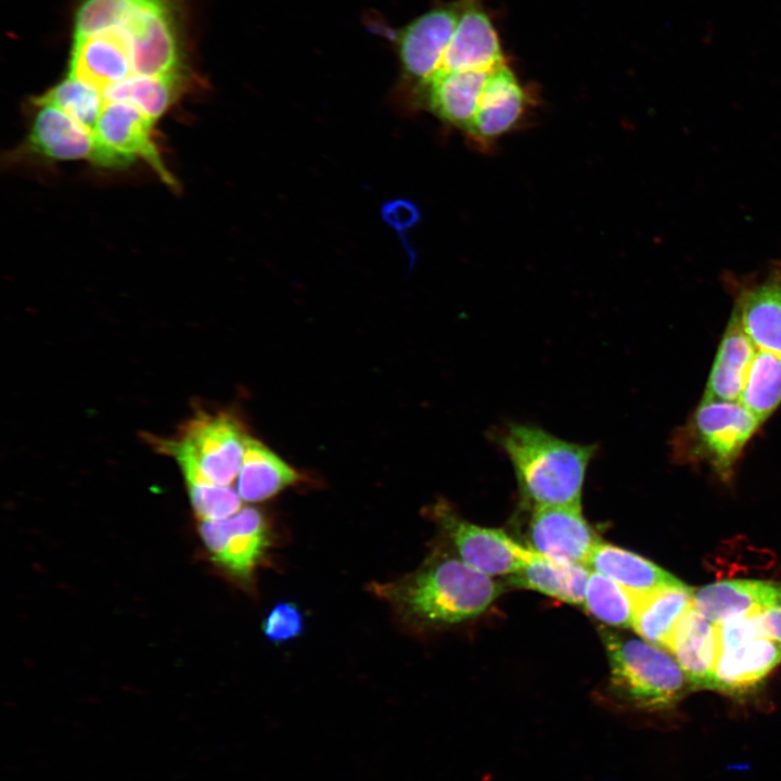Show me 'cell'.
Returning <instances> with one entry per match:
<instances>
[{
    "label": "cell",
    "instance_id": "obj_1",
    "mask_svg": "<svg viewBox=\"0 0 781 781\" xmlns=\"http://www.w3.org/2000/svg\"><path fill=\"white\" fill-rule=\"evenodd\" d=\"M522 495L533 507L580 505L597 445L567 441L541 427L510 423L497 434Z\"/></svg>",
    "mask_w": 781,
    "mask_h": 781
},
{
    "label": "cell",
    "instance_id": "obj_2",
    "mask_svg": "<svg viewBox=\"0 0 781 781\" xmlns=\"http://www.w3.org/2000/svg\"><path fill=\"white\" fill-rule=\"evenodd\" d=\"M503 588L461 559L439 556L413 574L376 589L407 619L456 624L483 613Z\"/></svg>",
    "mask_w": 781,
    "mask_h": 781
},
{
    "label": "cell",
    "instance_id": "obj_3",
    "mask_svg": "<svg viewBox=\"0 0 781 781\" xmlns=\"http://www.w3.org/2000/svg\"><path fill=\"white\" fill-rule=\"evenodd\" d=\"M614 692L645 712L673 708L691 688L677 661L645 640L602 632Z\"/></svg>",
    "mask_w": 781,
    "mask_h": 781
},
{
    "label": "cell",
    "instance_id": "obj_4",
    "mask_svg": "<svg viewBox=\"0 0 781 781\" xmlns=\"http://www.w3.org/2000/svg\"><path fill=\"white\" fill-rule=\"evenodd\" d=\"M247 436L233 415L199 411L176 438L157 445L177 460L187 484L230 486L241 470Z\"/></svg>",
    "mask_w": 781,
    "mask_h": 781
},
{
    "label": "cell",
    "instance_id": "obj_5",
    "mask_svg": "<svg viewBox=\"0 0 781 781\" xmlns=\"http://www.w3.org/2000/svg\"><path fill=\"white\" fill-rule=\"evenodd\" d=\"M761 422L740 401L704 400L675 439L678 460L704 462L728 479Z\"/></svg>",
    "mask_w": 781,
    "mask_h": 781
},
{
    "label": "cell",
    "instance_id": "obj_6",
    "mask_svg": "<svg viewBox=\"0 0 781 781\" xmlns=\"http://www.w3.org/2000/svg\"><path fill=\"white\" fill-rule=\"evenodd\" d=\"M155 120L135 105L105 101L92 131L94 156L101 167L121 168L137 159L145 162L167 185H177L166 168L153 137Z\"/></svg>",
    "mask_w": 781,
    "mask_h": 781
},
{
    "label": "cell",
    "instance_id": "obj_7",
    "mask_svg": "<svg viewBox=\"0 0 781 781\" xmlns=\"http://www.w3.org/2000/svg\"><path fill=\"white\" fill-rule=\"evenodd\" d=\"M200 534L213 561L244 582L251 581L270 543L264 514L251 507L223 520L202 521Z\"/></svg>",
    "mask_w": 781,
    "mask_h": 781
},
{
    "label": "cell",
    "instance_id": "obj_8",
    "mask_svg": "<svg viewBox=\"0 0 781 781\" xmlns=\"http://www.w3.org/2000/svg\"><path fill=\"white\" fill-rule=\"evenodd\" d=\"M733 296V311L758 349L781 356V264L765 271L724 277Z\"/></svg>",
    "mask_w": 781,
    "mask_h": 781
},
{
    "label": "cell",
    "instance_id": "obj_9",
    "mask_svg": "<svg viewBox=\"0 0 781 781\" xmlns=\"http://www.w3.org/2000/svg\"><path fill=\"white\" fill-rule=\"evenodd\" d=\"M435 512L460 559L485 575H513L535 552L530 547L520 545L503 530L465 522L443 508Z\"/></svg>",
    "mask_w": 781,
    "mask_h": 781
},
{
    "label": "cell",
    "instance_id": "obj_10",
    "mask_svg": "<svg viewBox=\"0 0 781 781\" xmlns=\"http://www.w3.org/2000/svg\"><path fill=\"white\" fill-rule=\"evenodd\" d=\"M460 3L459 18L432 78L448 72L491 71L505 63L498 34L481 0Z\"/></svg>",
    "mask_w": 781,
    "mask_h": 781
},
{
    "label": "cell",
    "instance_id": "obj_11",
    "mask_svg": "<svg viewBox=\"0 0 781 781\" xmlns=\"http://www.w3.org/2000/svg\"><path fill=\"white\" fill-rule=\"evenodd\" d=\"M529 540L530 548L546 558L586 566L599 539L580 504L534 507Z\"/></svg>",
    "mask_w": 781,
    "mask_h": 781
},
{
    "label": "cell",
    "instance_id": "obj_12",
    "mask_svg": "<svg viewBox=\"0 0 781 781\" xmlns=\"http://www.w3.org/2000/svg\"><path fill=\"white\" fill-rule=\"evenodd\" d=\"M665 648L679 664L691 688L712 689L719 653L716 624L692 605L676 624Z\"/></svg>",
    "mask_w": 781,
    "mask_h": 781
},
{
    "label": "cell",
    "instance_id": "obj_13",
    "mask_svg": "<svg viewBox=\"0 0 781 781\" xmlns=\"http://www.w3.org/2000/svg\"><path fill=\"white\" fill-rule=\"evenodd\" d=\"M527 103L525 90L504 63L490 74L466 131L476 141H491L521 120Z\"/></svg>",
    "mask_w": 781,
    "mask_h": 781
},
{
    "label": "cell",
    "instance_id": "obj_14",
    "mask_svg": "<svg viewBox=\"0 0 781 781\" xmlns=\"http://www.w3.org/2000/svg\"><path fill=\"white\" fill-rule=\"evenodd\" d=\"M34 106L37 112L25 140V151L50 161L92 162L95 148L92 131L54 106Z\"/></svg>",
    "mask_w": 781,
    "mask_h": 781
},
{
    "label": "cell",
    "instance_id": "obj_15",
    "mask_svg": "<svg viewBox=\"0 0 781 781\" xmlns=\"http://www.w3.org/2000/svg\"><path fill=\"white\" fill-rule=\"evenodd\" d=\"M780 663L781 644L767 638L719 648L712 689L728 694L746 693Z\"/></svg>",
    "mask_w": 781,
    "mask_h": 781
},
{
    "label": "cell",
    "instance_id": "obj_16",
    "mask_svg": "<svg viewBox=\"0 0 781 781\" xmlns=\"http://www.w3.org/2000/svg\"><path fill=\"white\" fill-rule=\"evenodd\" d=\"M781 602V584L761 580H722L694 592L693 607L714 624L752 614Z\"/></svg>",
    "mask_w": 781,
    "mask_h": 781
},
{
    "label": "cell",
    "instance_id": "obj_17",
    "mask_svg": "<svg viewBox=\"0 0 781 781\" xmlns=\"http://www.w3.org/2000/svg\"><path fill=\"white\" fill-rule=\"evenodd\" d=\"M757 349L732 310L715 355L702 399L740 401Z\"/></svg>",
    "mask_w": 781,
    "mask_h": 781
},
{
    "label": "cell",
    "instance_id": "obj_18",
    "mask_svg": "<svg viewBox=\"0 0 781 781\" xmlns=\"http://www.w3.org/2000/svg\"><path fill=\"white\" fill-rule=\"evenodd\" d=\"M495 69L440 73L418 91L433 113L466 131Z\"/></svg>",
    "mask_w": 781,
    "mask_h": 781
},
{
    "label": "cell",
    "instance_id": "obj_19",
    "mask_svg": "<svg viewBox=\"0 0 781 781\" xmlns=\"http://www.w3.org/2000/svg\"><path fill=\"white\" fill-rule=\"evenodd\" d=\"M586 566L613 579L637 598L679 582L653 562L600 539Z\"/></svg>",
    "mask_w": 781,
    "mask_h": 781
},
{
    "label": "cell",
    "instance_id": "obj_20",
    "mask_svg": "<svg viewBox=\"0 0 781 781\" xmlns=\"http://www.w3.org/2000/svg\"><path fill=\"white\" fill-rule=\"evenodd\" d=\"M296 470L285 463L261 441L247 436L236 491L246 502L267 500L300 479Z\"/></svg>",
    "mask_w": 781,
    "mask_h": 781
},
{
    "label": "cell",
    "instance_id": "obj_21",
    "mask_svg": "<svg viewBox=\"0 0 781 781\" xmlns=\"http://www.w3.org/2000/svg\"><path fill=\"white\" fill-rule=\"evenodd\" d=\"M589 573L585 565L554 561L535 551L509 580L517 588L535 590L571 604H584Z\"/></svg>",
    "mask_w": 781,
    "mask_h": 781
},
{
    "label": "cell",
    "instance_id": "obj_22",
    "mask_svg": "<svg viewBox=\"0 0 781 781\" xmlns=\"http://www.w3.org/2000/svg\"><path fill=\"white\" fill-rule=\"evenodd\" d=\"M694 590L679 581L637 598L632 628L645 641L665 646L680 617L692 606Z\"/></svg>",
    "mask_w": 781,
    "mask_h": 781
},
{
    "label": "cell",
    "instance_id": "obj_23",
    "mask_svg": "<svg viewBox=\"0 0 781 781\" xmlns=\"http://www.w3.org/2000/svg\"><path fill=\"white\" fill-rule=\"evenodd\" d=\"M191 82L179 78L133 77L105 91L103 98L105 101L130 103L156 120L175 104Z\"/></svg>",
    "mask_w": 781,
    "mask_h": 781
},
{
    "label": "cell",
    "instance_id": "obj_24",
    "mask_svg": "<svg viewBox=\"0 0 781 781\" xmlns=\"http://www.w3.org/2000/svg\"><path fill=\"white\" fill-rule=\"evenodd\" d=\"M740 402L761 423L781 404V356L757 349L750 368Z\"/></svg>",
    "mask_w": 781,
    "mask_h": 781
},
{
    "label": "cell",
    "instance_id": "obj_25",
    "mask_svg": "<svg viewBox=\"0 0 781 781\" xmlns=\"http://www.w3.org/2000/svg\"><path fill=\"white\" fill-rule=\"evenodd\" d=\"M637 597L613 579L590 569L584 605L589 614L599 620L616 626L631 627Z\"/></svg>",
    "mask_w": 781,
    "mask_h": 781
},
{
    "label": "cell",
    "instance_id": "obj_26",
    "mask_svg": "<svg viewBox=\"0 0 781 781\" xmlns=\"http://www.w3.org/2000/svg\"><path fill=\"white\" fill-rule=\"evenodd\" d=\"M104 102L98 90L67 75L43 94L31 100L33 105L47 104L56 107L90 131L95 127Z\"/></svg>",
    "mask_w": 781,
    "mask_h": 781
},
{
    "label": "cell",
    "instance_id": "obj_27",
    "mask_svg": "<svg viewBox=\"0 0 781 781\" xmlns=\"http://www.w3.org/2000/svg\"><path fill=\"white\" fill-rule=\"evenodd\" d=\"M193 510L201 521L227 518L241 510L242 499L230 486L188 483Z\"/></svg>",
    "mask_w": 781,
    "mask_h": 781
},
{
    "label": "cell",
    "instance_id": "obj_28",
    "mask_svg": "<svg viewBox=\"0 0 781 781\" xmlns=\"http://www.w3.org/2000/svg\"><path fill=\"white\" fill-rule=\"evenodd\" d=\"M304 617L299 609L291 602L277 604L263 624L265 636L272 642H285L303 632Z\"/></svg>",
    "mask_w": 781,
    "mask_h": 781
},
{
    "label": "cell",
    "instance_id": "obj_29",
    "mask_svg": "<svg viewBox=\"0 0 781 781\" xmlns=\"http://www.w3.org/2000/svg\"><path fill=\"white\" fill-rule=\"evenodd\" d=\"M381 215L383 220L399 234H404L414 227L421 218L418 206L406 199H396L384 203Z\"/></svg>",
    "mask_w": 781,
    "mask_h": 781
},
{
    "label": "cell",
    "instance_id": "obj_30",
    "mask_svg": "<svg viewBox=\"0 0 781 781\" xmlns=\"http://www.w3.org/2000/svg\"><path fill=\"white\" fill-rule=\"evenodd\" d=\"M760 635L781 644V602L754 613Z\"/></svg>",
    "mask_w": 781,
    "mask_h": 781
}]
</instances>
